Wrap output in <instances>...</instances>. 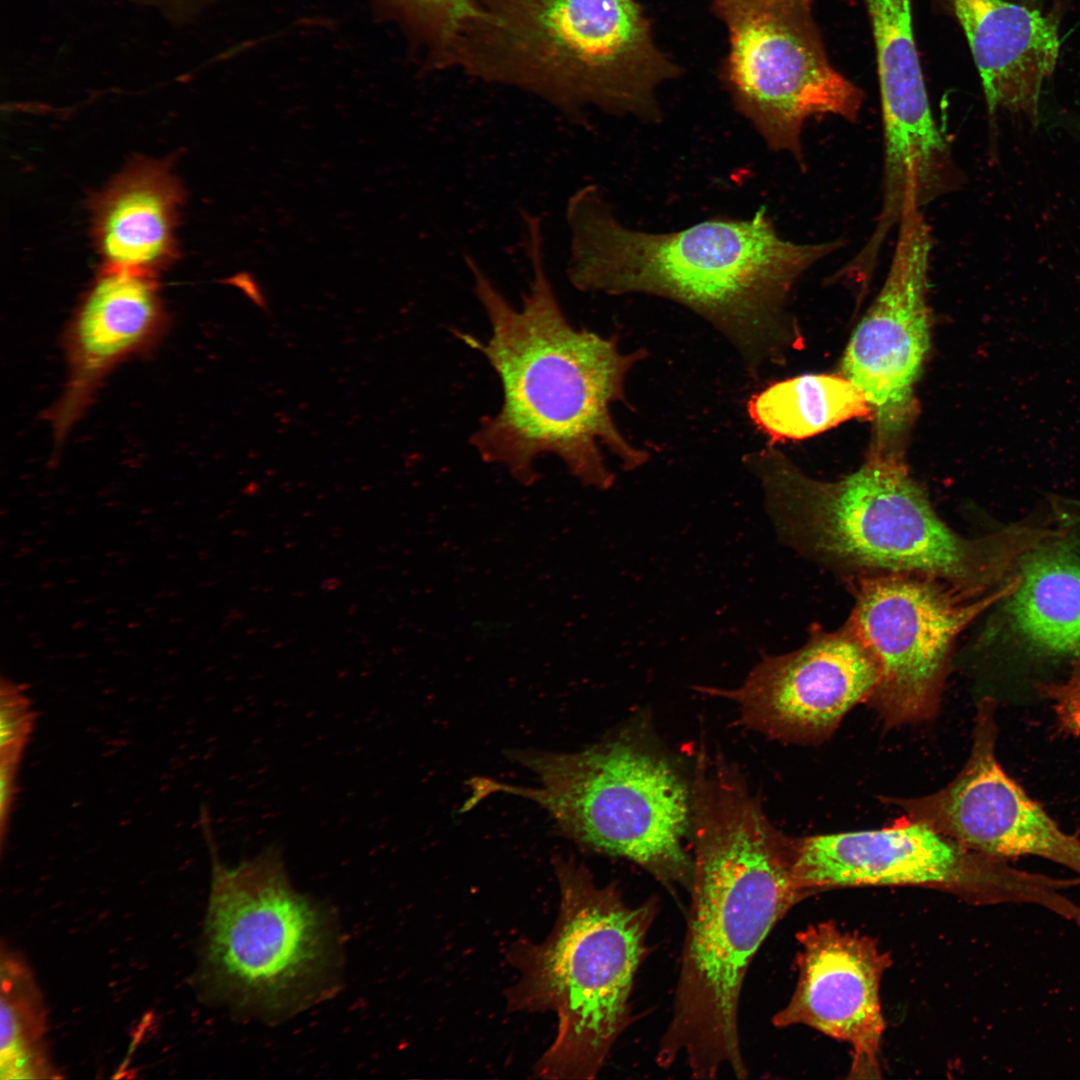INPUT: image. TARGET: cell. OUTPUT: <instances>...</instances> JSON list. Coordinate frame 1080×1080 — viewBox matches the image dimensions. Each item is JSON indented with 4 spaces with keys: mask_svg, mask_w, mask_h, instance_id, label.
Segmentation results:
<instances>
[{
    "mask_svg": "<svg viewBox=\"0 0 1080 1080\" xmlns=\"http://www.w3.org/2000/svg\"><path fill=\"white\" fill-rule=\"evenodd\" d=\"M519 214L532 271L520 309L472 255L463 257L491 334L486 341L455 335L484 355L502 388L499 410L480 419L470 443L483 461L505 467L524 485L538 479L535 462L553 455L583 485L606 490L615 475L603 449L624 471L650 458L623 436L611 413L615 403L626 402L628 374L648 353H624L615 336L568 321L546 270L542 218L524 209Z\"/></svg>",
    "mask_w": 1080,
    "mask_h": 1080,
    "instance_id": "cell-1",
    "label": "cell"
},
{
    "mask_svg": "<svg viewBox=\"0 0 1080 1080\" xmlns=\"http://www.w3.org/2000/svg\"><path fill=\"white\" fill-rule=\"evenodd\" d=\"M694 854L690 908L671 1020L656 1062L684 1059L696 1079L748 1076L739 1037L740 994L772 928L807 896L793 838L767 819L743 780L700 756L691 786Z\"/></svg>",
    "mask_w": 1080,
    "mask_h": 1080,
    "instance_id": "cell-2",
    "label": "cell"
},
{
    "mask_svg": "<svg viewBox=\"0 0 1080 1080\" xmlns=\"http://www.w3.org/2000/svg\"><path fill=\"white\" fill-rule=\"evenodd\" d=\"M567 276L582 292L642 294L695 313L732 345L753 376L796 339L786 302L796 281L842 240L784 239L761 207L748 219L716 216L670 232L622 224L597 184L567 202Z\"/></svg>",
    "mask_w": 1080,
    "mask_h": 1080,
    "instance_id": "cell-3",
    "label": "cell"
},
{
    "mask_svg": "<svg viewBox=\"0 0 1080 1080\" xmlns=\"http://www.w3.org/2000/svg\"><path fill=\"white\" fill-rule=\"evenodd\" d=\"M743 464L759 481L783 542L852 580L917 575L979 597L1003 584L1049 533L1024 522L977 538L955 532L904 455L869 451L856 471L833 481L808 476L772 444L745 454Z\"/></svg>",
    "mask_w": 1080,
    "mask_h": 1080,
    "instance_id": "cell-4",
    "label": "cell"
},
{
    "mask_svg": "<svg viewBox=\"0 0 1080 1080\" xmlns=\"http://www.w3.org/2000/svg\"><path fill=\"white\" fill-rule=\"evenodd\" d=\"M434 53L440 67L529 92L586 130L589 107L660 122L657 89L680 73L636 0H469Z\"/></svg>",
    "mask_w": 1080,
    "mask_h": 1080,
    "instance_id": "cell-5",
    "label": "cell"
},
{
    "mask_svg": "<svg viewBox=\"0 0 1080 1080\" xmlns=\"http://www.w3.org/2000/svg\"><path fill=\"white\" fill-rule=\"evenodd\" d=\"M554 869L556 922L543 942L512 945L509 960L519 978L506 992L507 1006L558 1018L555 1040L536 1064L538 1076L592 1079L632 1022L630 998L657 902L630 905L614 884L599 886L571 859H555Z\"/></svg>",
    "mask_w": 1080,
    "mask_h": 1080,
    "instance_id": "cell-6",
    "label": "cell"
},
{
    "mask_svg": "<svg viewBox=\"0 0 1080 1080\" xmlns=\"http://www.w3.org/2000/svg\"><path fill=\"white\" fill-rule=\"evenodd\" d=\"M212 856L202 978L232 1008L278 1018L327 992L339 962L328 912L297 892L279 847L233 867L222 864L202 822Z\"/></svg>",
    "mask_w": 1080,
    "mask_h": 1080,
    "instance_id": "cell-7",
    "label": "cell"
},
{
    "mask_svg": "<svg viewBox=\"0 0 1080 1080\" xmlns=\"http://www.w3.org/2000/svg\"><path fill=\"white\" fill-rule=\"evenodd\" d=\"M537 787L472 780V804L490 793L527 798L544 808L561 835L641 866L667 887L690 888L691 788L660 753L620 735L575 753L514 751Z\"/></svg>",
    "mask_w": 1080,
    "mask_h": 1080,
    "instance_id": "cell-8",
    "label": "cell"
},
{
    "mask_svg": "<svg viewBox=\"0 0 1080 1080\" xmlns=\"http://www.w3.org/2000/svg\"><path fill=\"white\" fill-rule=\"evenodd\" d=\"M725 24L721 80L766 146L805 167L803 127L830 114L854 122L863 90L830 62L811 0H712Z\"/></svg>",
    "mask_w": 1080,
    "mask_h": 1080,
    "instance_id": "cell-9",
    "label": "cell"
},
{
    "mask_svg": "<svg viewBox=\"0 0 1080 1080\" xmlns=\"http://www.w3.org/2000/svg\"><path fill=\"white\" fill-rule=\"evenodd\" d=\"M794 872L807 896L833 888L920 886L976 905L1027 904L1077 923L1080 903L1065 891L1080 879L1017 868L970 850L905 817L882 829L793 838Z\"/></svg>",
    "mask_w": 1080,
    "mask_h": 1080,
    "instance_id": "cell-10",
    "label": "cell"
},
{
    "mask_svg": "<svg viewBox=\"0 0 1080 1080\" xmlns=\"http://www.w3.org/2000/svg\"><path fill=\"white\" fill-rule=\"evenodd\" d=\"M847 623L872 652L879 680L867 703L888 728L920 723L938 712L952 649L960 633L1015 589L1014 575L985 595L969 597L937 579L881 574L853 579Z\"/></svg>",
    "mask_w": 1080,
    "mask_h": 1080,
    "instance_id": "cell-11",
    "label": "cell"
},
{
    "mask_svg": "<svg viewBox=\"0 0 1080 1080\" xmlns=\"http://www.w3.org/2000/svg\"><path fill=\"white\" fill-rule=\"evenodd\" d=\"M932 235L907 198L884 284L854 330L842 374L866 396L874 420L870 450L904 454L916 415L915 386L930 346L928 277Z\"/></svg>",
    "mask_w": 1080,
    "mask_h": 1080,
    "instance_id": "cell-12",
    "label": "cell"
},
{
    "mask_svg": "<svg viewBox=\"0 0 1080 1080\" xmlns=\"http://www.w3.org/2000/svg\"><path fill=\"white\" fill-rule=\"evenodd\" d=\"M997 735L996 702L985 697L977 704L970 754L957 776L935 793L882 801L970 850L1007 861L1043 858L1080 878L1079 836L1063 830L1005 771L996 755Z\"/></svg>",
    "mask_w": 1080,
    "mask_h": 1080,
    "instance_id": "cell-13",
    "label": "cell"
},
{
    "mask_svg": "<svg viewBox=\"0 0 1080 1080\" xmlns=\"http://www.w3.org/2000/svg\"><path fill=\"white\" fill-rule=\"evenodd\" d=\"M879 680L876 658L846 622L815 628L800 648L767 655L736 689H705L734 701L745 725L775 739L815 743L829 737Z\"/></svg>",
    "mask_w": 1080,
    "mask_h": 1080,
    "instance_id": "cell-14",
    "label": "cell"
},
{
    "mask_svg": "<svg viewBox=\"0 0 1080 1080\" xmlns=\"http://www.w3.org/2000/svg\"><path fill=\"white\" fill-rule=\"evenodd\" d=\"M797 939L798 981L774 1015V1026L805 1025L848 1043L853 1076L878 1077L885 1029L880 983L890 954L873 938L843 931L832 921L810 925Z\"/></svg>",
    "mask_w": 1080,
    "mask_h": 1080,
    "instance_id": "cell-15",
    "label": "cell"
},
{
    "mask_svg": "<svg viewBox=\"0 0 1080 1080\" xmlns=\"http://www.w3.org/2000/svg\"><path fill=\"white\" fill-rule=\"evenodd\" d=\"M167 325L156 275L102 267L66 329L68 377L46 413L57 442L85 413L104 378L156 344Z\"/></svg>",
    "mask_w": 1080,
    "mask_h": 1080,
    "instance_id": "cell-16",
    "label": "cell"
},
{
    "mask_svg": "<svg viewBox=\"0 0 1080 1080\" xmlns=\"http://www.w3.org/2000/svg\"><path fill=\"white\" fill-rule=\"evenodd\" d=\"M961 27L977 67L992 133L998 109L1039 121L1043 84L1060 52L1058 21L1008 0H935Z\"/></svg>",
    "mask_w": 1080,
    "mask_h": 1080,
    "instance_id": "cell-17",
    "label": "cell"
},
{
    "mask_svg": "<svg viewBox=\"0 0 1080 1080\" xmlns=\"http://www.w3.org/2000/svg\"><path fill=\"white\" fill-rule=\"evenodd\" d=\"M183 193L168 164L137 160L97 196L93 235L103 266L153 275L177 257Z\"/></svg>",
    "mask_w": 1080,
    "mask_h": 1080,
    "instance_id": "cell-18",
    "label": "cell"
},
{
    "mask_svg": "<svg viewBox=\"0 0 1080 1080\" xmlns=\"http://www.w3.org/2000/svg\"><path fill=\"white\" fill-rule=\"evenodd\" d=\"M875 44L885 152L931 156L945 141L933 114L917 51L912 0H863Z\"/></svg>",
    "mask_w": 1080,
    "mask_h": 1080,
    "instance_id": "cell-19",
    "label": "cell"
},
{
    "mask_svg": "<svg viewBox=\"0 0 1080 1080\" xmlns=\"http://www.w3.org/2000/svg\"><path fill=\"white\" fill-rule=\"evenodd\" d=\"M1065 528L1027 551L1012 574L1017 584L1005 598L1013 627L1049 655L1080 652V550Z\"/></svg>",
    "mask_w": 1080,
    "mask_h": 1080,
    "instance_id": "cell-20",
    "label": "cell"
},
{
    "mask_svg": "<svg viewBox=\"0 0 1080 1080\" xmlns=\"http://www.w3.org/2000/svg\"><path fill=\"white\" fill-rule=\"evenodd\" d=\"M747 413L770 444L804 440L847 420L873 417L863 391L845 376L804 374L753 394Z\"/></svg>",
    "mask_w": 1080,
    "mask_h": 1080,
    "instance_id": "cell-21",
    "label": "cell"
},
{
    "mask_svg": "<svg viewBox=\"0 0 1080 1080\" xmlns=\"http://www.w3.org/2000/svg\"><path fill=\"white\" fill-rule=\"evenodd\" d=\"M2 1080L55 1079L46 1043L47 1013L38 986L26 963L13 953L1 956Z\"/></svg>",
    "mask_w": 1080,
    "mask_h": 1080,
    "instance_id": "cell-22",
    "label": "cell"
},
{
    "mask_svg": "<svg viewBox=\"0 0 1080 1080\" xmlns=\"http://www.w3.org/2000/svg\"><path fill=\"white\" fill-rule=\"evenodd\" d=\"M35 711L22 686L3 679L0 690V753H22L32 734Z\"/></svg>",
    "mask_w": 1080,
    "mask_h": 1080,
    "instance_id": "cell-23",
    "label": "cell"
},
{
    "mask_svg": "<svg viewBox=\"0 0 1080 1080\" xmlns=\"http://www.w3.org/2000/svg\"><path fill=\"white\" fill-rule=\"evenodd\" d=\"M431 38L434 51L452 35L469 0H394Z\"/></svg>",
    "mask_w": 1080,
    "mask_h": 1080,
    "instance_id": "cell-24",
    "label": "cell"
},
{
    "mask_svg": "<svg viewBox=\"0 0 1080 1080\" xmlns=\"http://www.w3.org/2000/svg\"><path fill=\"white\" fill-rule=\"evenodd\" d=\"M1039 690L1051 704L1059 730L1072 736L1080 735V652L1075 655L1071 670L1059 682L1042 684Z\"/></svg>",
    "mask_w": 1080,
    "mask_h": 1080,
    "instance_id": "cell-25",
    "label": "cell"
},
{
    "mask_svg": "<svg viewBox=\"0 0 1080 1080\" xmlns=\"http://www.w3.org/2000/svg\"><path fill=\"white\" fill-rule=\"evenodd\" d=\"M22 753H0V824L1 842L5 840L9 818L17 792V771Z\"/></svg>",
    "mask_w": 1080,
    "mask_h": 1080,
    "instance_id": "cell-26",
    "label": "cell"
},
{
    "mask_svg": "<svg viewBox=\"0 0 1080 1080\" xmlns=\"http://www.w3.org/2000/svg\"><path fill=\"white\" fill-rule=\"evenodd\" d=\"M225 283L241 288L259 307L264 310L267 309V302L261 294L258 284L255 283L250 274L239 273L234 277L227 279Z\"/></svg>",
    "mask_w": 1080,
    "mask_h": 1080,
    "instance_id": "cell-27",
    "label": "cell"
},
{
    "mask_svg": "<svg viewBox=\"0 0 1080 1080\" xmlns=\"http://www.w3.org/2000/svg\"><path fill=\"white\" fill-rule=\"evenodd\" d=\"M1065 129L1080 144V121L1070 122Z\"/></svg>",
    "mask_w": 1080,
    "mask_h": 1080,
    "instance_id": "cell-28",
    "label": "cell"
},
{
    "mask_svg": "<svg viewBox=\"0 0 1080 1080\" xmlns=\"http://www.w3.org/2000/svg\"><path fill=\"white\" fill-rule=\"evenodd\" d=\"M1077 279H1078V281L1080 282V275H1078V276H1077Z\"/></svg>",
    "mask_w": 1080,
    "mask_h": 1080,
    "instance_id": "cell-29",
    "label": "cell"
}]
</instances>
